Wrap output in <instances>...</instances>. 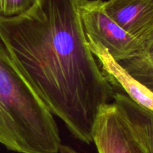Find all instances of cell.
<instances>
[{
	"instance_id": "obj_1",
	"label": "cell",
	"mask_w": 153,
	"mask_h": 153,
	"mask_svg": "<svg viewBox=\"0 0 153 153\" xmlns=\"http://www.w3.org/2000/svg\"><path fill=\"white\" fill-rule=\"evenodd\" d=\"M85 0H36L0 16V35L13 62L53 116L90 144L96 118L116 91L90 49L81 18Z\"/></svg>"
},
{
	"instance_id": "obj_2",
	"label": "cell",
	"mask_w": 153,
	"mask_h": 153,
	"mask_svg": "<svg viewBox=\"0 0 153 153\" xmlns=\"http://www.w3.org/2000/svg\"><path fill=\"white\" fill-rule=\"evenodd\" d=\"M0 143L18 153H58L54 116L28 84L0 35Z\"/></svg>"
},
{
	"instance_id": "obj_3",
	"label": "cell",
	"mask_w": 153,
	"mask_h": 153,
	"mask_svg": "<svg viewBox=\"0 0 153 153\" xmlns=\"http://www.w3.org/2000/svg\"><path fill=\"white\" fill-rule=\"evenodd\" d=\"M102 0H85L81 7V18L87 37L102 45L117 61L132 57L143 42L121 28L105 12Z\"/></svg>"
},
{
	"instance_id": "obj_4",
	"label": "cell",
	"mask_w": 153,
	"mask_h": 153,
	"mask_svg": "<svg viewBox=\"0 0 153 153\" xmlns=\"http://www.w3.org/2000/svg\"><path fill=\"white\" fill-rule=\"evenodd\" d=\"M92 137L99 153H139L114 102L99 111Z\"/></svg>"
},
{
	"instance_id": "obj_5",
	"label": "cell",
	"mask_w": 153,
	"mask_h": 153,
	"mask_svg": "<svg viewBox=\"0 0 153 153\" xmlns=\"http://www.w3.org/2000/svg\"><path fill=\"white\" fill-rule=\"evenodd\" d=\"M106 14L134 38L143 42L153 34V0H108Z\"/></svg>"
},
{
	"instance_id": "obj_6",
	"label": "cell",
	"mask_w": 153,
	"mask_h": 153,
	"mask_svg": "<svg viewBox=\"0 0 153 153\" xmlns=\"http://www.w3.org/2000/svg\"><path fill=\"white\" fill-rule=\"evenodd\" d=\"M91 52L98 61L106 79L114 88L124 91L130 99L143 108L153 113V93L130 76L120 64L108 53L107 49L92 39L87 37Z\"/></svg>"
},
{
	"instance_id": "obj_7",
	"label": "cell",
	"mask_w": 153,
	"mask_h": 153,
	"mask_svg": "<svg viewBox=\"0 0 153 153\" xmlns=\"http://www.w3.org/2000/svg\"><path fill=\"white\" fill-rule=\"evenodd\" d=\"M113 102L125 123L139 153H153V113L126 94L115 92Z\"/></svg>"
},
{
	"instance_id": "obj_8",
	"label": "cell",
	"mask_w": 153,
	"mask_h": 153,
	"mask_svg": "<svg viewBox=\"0 0 153 153\" xmlns=\"http://www.w3.org/2000/svg\"><path fill=\"white\" fill-rule=\"evenodd\" d=\"M135 80L153 93V34L132 57L118 62Z\"/></svg>"
},
{
	"instance_id": "obj_9",
	"label": "cell",
	"mask_w": 153,
	"mask_h": 153,
	"mask_svg": "<svg viewBox=\"0 0 153 153\" xmlns=\"http://www.w3.org/2000/svg\"><path fill=\"white\" fill-rule=\"evenodd\" d=\"M36 0H0V16L9 17L28 10Z\"/></svg>"
},
{
	"instance_id": "obj_10",
	"label": "cell",
	"mask_w": 153,
	"mask_h": 153,
	"mask_svg": "<svg viewBox=\"0 0 153 153\" xmlns=\"http://www.w3.org/2000/svg\"><path fill=\"white\" fill-rule=\"evenodd\" d=\"M59 152L60 153H79L77 151L75 150L70 146H67V145L61 144L59 148Z\"/></svg>"
}]
</instances>
